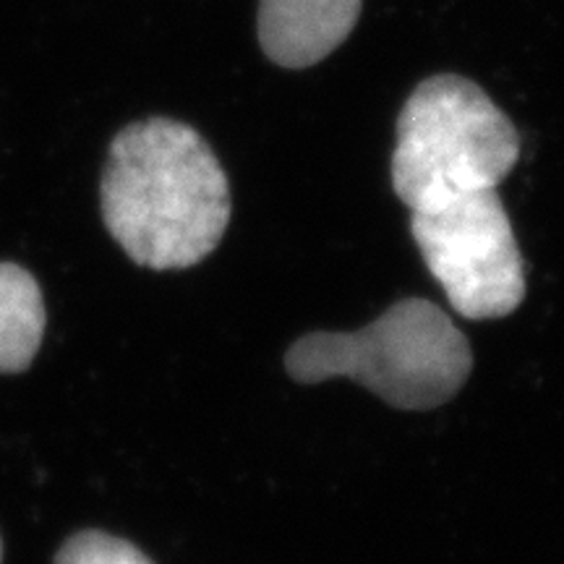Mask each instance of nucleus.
<instances>
[{"mask_svg":"<svg viewBox=\"0 0 564 564\" xmlns=\"http://www.w3.org/2000/svg\"><path fill=\"white\" fill-rule=\"evenodd\" d=\"M102 220L131 262L186 270L207 259L230 223V183L192 126L147 118L112 139L102 171Z\"/></svg>","mask_w":564,"mask_h":564,"instance_id":"nucleus-1","label":"nucleus"},{"mask_svg":"<svg viewBox=\"0 0 564 564\" xmlns=\"http://www.w3.org/2000/svg\"><path fill=\"white\" fill-rule=\"evenodd\" d=\"M285 369L301 384L345 377L400 411H432L468 382L474 350L436 303L405 299L356 333L301 337Z\"/></svg>","mask_w":564,"mask_h":564,"instance_id":"nucleus-2","label":"nucleus"},{"mask_svg":"<svg viewBox=\"0 0 564 564\" xmlns=\"http://www.w3.org/2000/svg\"><path fill=\"white\" fill-rule=\"evenodd\" d=\"M520 160V133L476 82L423 79L398 118L392 188L411 212L489 192Z\"/></svg>","mask_w":564,"mask_h":564,"instance_id":"nucleus-3","label":"nucleus"},{"mask_svg":"<svg viewBox=\"0 0 564 564\" xmlns=\"http://www.w3.org/2000/svg\"><path fill=\"white\" fill-rule=\"evenodd\" d=\"M411 232L449 306L465 319H502L523 303V253L497 188L413 212Z\"/></svg>","mask_w":564,"mask_h":564,"instance_id":"nucleus-4","label":"nucleus"},{"mask_svg":"<svg viewBox=\"0 0 564 564\" xmlns=\"http://www.w3.org/2000/svg\"><path fill=\"white\" fill-rule=\"evenodd\" d=\"M361 0H262L259 42L282 68H308L335 53L356 30Z\"/></svg>","mask_w":564,"mask_h":564,"instance_id":"nucleus-5","label":"nucleus"},{"mask_svg":"<svg viewBox=\"0 0 564 564\" xmlns=\"http://www.w3.org/2000/svg\"><path fill=\"white\" fill-rule=\"evenodd\" d=\"M45 333V301L24 267L0 264V373L30 369Z\"/></svg>","mask_w":564,"mask_h":564,"instance_id":"nucleus-6","label":"nucleus"},{"mask_svg":"<svg viewBox=\"0 0 564 564\" xmlns=\"http://www.w3.org/2000/svg\"><path fill=\"white\" fill-rule=\"evenodd\" d=\"M55 564H154L131 541L102 531H82L61 546Z\"/></svg>","mask_w":564,"mask_h":564,"instance_id":"nucleus-7","label":"nucleus"},{"mask_svg":"<svg viewBox=\"0 0 564 564\" xmlns=\"http://www.w3.org/2000/svg\"><path fill=\"white\" fill-rule=\"evenodd\" d=\"M0 562H3V544H0Z\"/></svg>","mask_w":564,"mask_h":564,"instance_id":"nucleus-8","label":"nucleus"}]
</instances>
